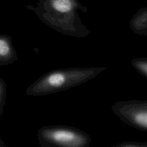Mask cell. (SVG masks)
Masks as SVG:
<instances>
[{
  "mask_svg": "<svg viewBox=\"0 0 147 147\" xmlns=\"http://www.w3.org/2000/svg\"><path fill=\"white\" fill-rule=\"evenodd\" d=\"M106 69V67H91L53 69L42 75L28 86L26 94L39 96L67 90L86 83Z\"/></svg>",
  "mask_w": 147,
  "mask_h": 147,
  "instance_id": "obj_1",
  "label": "cell"
},
{
  "mask_svg": "<svg viewBox=\"0 0 147 147\" xmlns=\"http://www.w3.org/2000/svg\"><path fill=\"white\" fill-rule=\"evenodd\" d=\"M39 144L42 147H88L91 137L82 130L67 125H49L37 131Z\"/></svg>",
  "mask_w": 147,
  "mask_h": 147,
  "instance_id": "obj_2",
  "label": "cell"
},
{
  "mask_svg": "<svg viewBox=\"0 0 147 147\" xmlns=\"http://www.w3.org/2000/svg\"><path fill=\"white\" fill-rule=\"evenodd\" d=\"M111 107L114 114L124 123L147 131V100L118 101Z\"/></svg>",
  "mask_w": 147,
  "mask_h": 147,
  "instance_id": "obj_3",
  "label": "cell"
},
{
  "mask_svg": "<svg viewBox=\"0 0 147 147\" xmlns=\"http://www.w3.org/2000/svg\"><path fill=\"white\" fill-rule=\"evenodd\" d=\"M18 60L10 36L0 34V66L13 64Z\"/></svg>",
  "mask_w": 147,
  "mask_h": 147,
  "instance_id": "obj_4",
  "label": "cell"
},
{
  "mask_svg": "<svg viewBox=\"0 0 147 147\" xmlns=\"http://www.w3.org/2000/svg\"><path fill=\"white\" fill-rule=\"evenodd\" d=\"M130 27L136 34L145 36L147 34V6L140 9L131 17Z\"/></svg>",
  "mask_w": 147,
  "mask_h": 147,
  "instance_id": "obj_5",
  "label": "cell"
},
{
  "mask_svg": "<svg viewBox=\"0 0 147 147\" xmlns=\"http://www.w3.org/2000/svg\"><path fill=\"white\" fill-rule=\"evenodd\" d=\"M131 65L137 72L147 79V57H136L131 60Z\"/></svg>",
  "mask_w": 147,
  "mask_h": 147,
  "instance_id": "obj_6",
  "label": "cell"
},
{
  "mask_svg": "<svg viewBox=\"0 0 147 147\" xmlns=\"http://www.w3.org/2000/svg\"><path fill=\"white\" fill-rule=\"evenodd\" d=\"M7 88L4 80L0 77V117L2 115L6 102Z\"/></svg>",
  "mask_w": 147,
  "mask_h": 147,
  "instance_id": "obj_7",
  "label": "cell"
},
{
  "mask_svg": "<svg viewBox=\"0 0 147 147\" xmlns=\"http://www.w3.org/2000/svg\"><path fill=\"white\" fill-rule=\"evenodd\" d=\"M112 147H147V141H126L113 145Z\"/></svg>",
  "mask_w": 147,
  "mask_h": 147,
  "instance_id": "obj_8",
  "label": "cell"
},
{
  "mask_svg": "<svg viewBox=\"0 0 147 147\" xmlns=\"http://www.w3.org/2000/svg\"><path fill=\"white\" fill-rule=\"evenodd\" d=\"M5 146H6V145L0 137V147H5Z\"/></svg>",
  "mask_w": 147,
  "mask_h": 147,
  "instance_id": "obj_9",
  "label": "cell"
},
{
  "mask_svg": "<svg viewBox=\"0 0 147 147\" xmlns=\"http://www.w3.org/2000/svg\"><path fill=\"white\" fill-rule=\"evenodd\" d=\"M145 37H147V34H146V36H145Z\"/></svg>",
  "mask_w": 147,
  "mask_h": 147,
  "instance_id": "obj_10",
  "label": "cell"
}]
</instances>
